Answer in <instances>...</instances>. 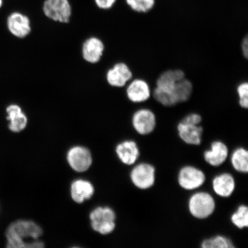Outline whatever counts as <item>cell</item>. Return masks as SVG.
Segmentation results:
<instances>
[{"instance_id":"obj_1","label":"cell","mask_w":248,"mask_h":248,"mask_svg":"<svg viewBox=\"0 0 248 248\" xmlns=\"http://www.w3.org/2000/svg\"><path fill=\"white\" fill-rule=\"evenodd\" d=\"M42 235V229L36 223L26 220H18L9 226L6 232L7 247L9 248H40L44 244H32L29 239L37 240Z\"/></svg>"},{"instance_id":"obj_2","label":"cell","mask_w":248,"mask_h":248,"mask_svg":"<svg viewBox=\"0 0 248 248\" xmlns=\"http://www.w3.org/2000/svg\"><path fill=\"white\" fill-rule=\"evenodd\" d=\"M73 8L69 0H45L42 14L53 22L67 24L73 15Z\"/></svg>"},{"instance_id":"obj_3","label":"cell","mask_w":248,"mask_h":248,"mask_svg":"<svg viewBox=\"0 0 248 248\" xmlns=\"http://www.w3.org/2000/svg\"><path fill=\"white\" fill-rule=\"evenodd\" d=\"M216 201L207 192H198L188 201V210L195 218L203 219L212 216L216 209Z\"/></svg>"},{"instance_id":"obj_4","label":"cell","mask_w":248,"mask_h":248,"mask_svg":"<svg viewBox=\"0 0 248 248\" xmlns=\"http://www.w3.org/2000/svg\"><path fill=\"white\" fill-rule=\"evenodd\" d=\"M133 78L131 66L124 61H117L105 74V81L111 88L124 89Z\"/></svg>"},{"instance_id":"obj_5","label":"cell","mask_w":248,"mask_h":248,"mask_svg":"<svg viewBox=\"0 0 248 248\" xmlns=\"http://www.w3.org/2000/svg\"><path fill=\"white\" fill-rule=\"evenodd\" d=\"M6 27L9 35L19 40L27 38L32 31V21L30 16L18 11L12 12L8 15Z\"/></svg>"},{"instance_id":"obj_6","label":"cell","mask_w":248,"mask_h":248,"mask_svg":"<svg viewBox=\"0 0 248 248\" xmlns=\"http://www.w3.org/2000/svg\"><path fill=\"white\" fill-rule=\"evenodd\" d=\"M90 218L93 229L101 234H108L116 227V215L110 207H98L91 213Z\"/></svg>"},{"instance_id":"obj_7","label":"cell","mask_w":248,"mask_h":248,"mask_svg":"<svg viewBox=\"0 0 248 248\" xmlns=\"http://www.w3.org/2000/svg\"><path fill=\"white\" fill-rule=\"evenodd\" d=\"M105 49V43L100 37L90 36L83 40L80 46V54L86 63L96 64L101 61Z\"/></svg>"},{"instance_id":"obj_8","label":"cell","mask_w":248,"mask_h":248,"mask_svg":"<svg viewBox=\"0 0 248 248\" xmlns=\"http://www.w3.org/2000/svg\"><path fill=\"white\" fill-rule=\"evenodd\" d=\"M131 123L135 131L141 135L153 133L156 126V117L150 108H140L133 113Z\"/></svg>"},{"instance_id":"obj_9","label":"cell","mask_w":248,"mask_h":248,"mask_svg":"<svg viewBox=\"0 0 248 248\" xmlns=\"http://www.w3.org/2000/svg\"><path fill=\"white\" fill-rule=\"evenodd\" d=\"M5 110L9 131L18 133L27 128L29 124V117L19 104L10 102L5 107Z\"/></svg>"},{"instance_id":"obj_10","label":"cell","mask_w":248,"mask_h":248,"mask_svg":"<svg viewBox=\"0 0 248 248\" xmlns=\"http://www.w3.org/2000/svg\"><path fill=\"white\" fill-rule=\"evenodd\" d=\"M126 100L133 104H141L151 97V90L148 83L141 78L132 79L124 88Z\"/></svg>"},{"instance_id":"obj_11","label":"cell","mask_w":248,"mask_h":248,"mask_svg":"<svg viewBox=\"0 0 248 248\" xmlns=\"http://www.w3.org/2000/svg\"><path fill=\"white\" fill-rule=\"evenodd\" d=\"M206 181L202 170L192 166H186L180 170L178 182L180 186L186 190H193L201 187Z\"/></svg>"},{"instance_id":"obj_12","label":"cell","mask_w":248,"mask_h":248,"mask_svg":"<svg viewBox=\"0 0 248 248\" xmlns=\"http://www.w3.org/2000/svg\"><path fill=\"white\" fill-rule=\"evenodd\" d=\"M155 170L152 164L142 163L136 165L131 172V179L136 187L141 190H147L154 185Z\"/></svg>"},{"instance_id":"obj_13","label":"cell","mask_w":248,"mask_h":248,"mask_svg":"<svg viewBox=\"0 0 248 248\" xmlns=\"http://www.w3.org/2000/svg\"><path fill=\"white\" fill-rule=\"evenodd\" d=\"M67 158L71 168L79 172L88 170L92 164L91 152L85 147H75L71 148L68 152Z\"/></svg>"},{"instance_id":"obj_14","label":"cell","mask_w":248,"mask_h":248,"mask_svg":"<svg viewBox=\"0 0 248 248\" xmlns=\"http://www.w3.org/2000/svg\"><path fill=\"white\" fill-rule=\"evenodd\" d=\"M179 138L185 143L192 145H200L202 142L203 128L200 125L180 122L177 125Z\"/></svg>"},{"instance_id":"obj_15","label":"cell","mask_w":248,"mask_h":248,"mask_svg":"<svg viewBox=\"0 0 248 248\" xmlns=\"http://www.w3.org/2000/svg\"><path fill=\"white\" fill-rule=\"evenodd\" d=\"M229 150L226 145L221 141H215L211 144L210 149L204 152V160L209 165L218 167L224 163L228 157Z\"/></svg>"},{"instance_id":"obj_16","label":"cell","mask_w":248,"mask_h":248,"mask_svg":"<svg viewBox=\"0 0 248 248\" xmlns=\"http://www.w3.org/2000/svg\"><path fill=\"white\" fill-rule=\"evenodd\" d=\"M215 193L220 197L228 198L234 193L235 179L231 173H223L216 176L212 182Z\"/></svg>"},{"instance_id":"obj_17","label":"cell","mask_w":248,"mask_h":248,"mask_svg":"<svg viewBox=\"0 0 248 248\" xmlns=\"http://www.w3.org/2000/svg\"><path fill=\"white\" fill-rule=\"evenodd\" d=\"M118 157L126 165L134 164L140 156V150L136 142L126 140L118 144L116 149Z\"/></svg>"},{"instance_id":"obj_18","label":"cell","mask_w":248,"mask_h":248,"mask_svg":"<svg viewBox=\"0 0 248 248\" xmlns=\"http://www.w3.org/2000/svg\"><path fill=\"white\" fill-rule=\"evenodd\" d=\"M184 71L180 69L164 71L156 80V88L170 92L175 88L176 83L185 78Z\"/></svg>"},{"instance_id":"obj_19","label":"cell","mask_w":248,"mask_h":248,"mask_svg":"<svg viewBox=\"0 0 248 248\" xmlns=\"http://www.w3.org/2000/svg\"><path fill=\"white\" fill-rule=\"evenodd\" d=\"M94 187L91 183L85 180H77L71 186V197L76 202L78 203L90 199L94 194Z\"/></svg>"},{"instance_id":"obj_20","label":"cell","mask_w":248,"mask_h":248,"mask_svg":"<svg viewBox=\"0 0 248 248\" xmlns=\"http://www.w3.org/2000/svg\"><path fill=\"white\" fill-rule=\"evenodd\" d=\"M169 92L172 94L177 104L183 103L187 101L191 97L193 85L190 80L185 78L176 83L175 88Z\"/></svg>"},{"instance_id":"obj_21","label":"cell","mask_w":248,"mask_h":248,"mask_svg":"<svg viewBox=\"0 0 248 248\" xmlns=\"http://www.w3.org/2000/svg\"><path fill=\"white\" fill-rule=\"evenodd\" d=\"M231 163L233 169L240 173L248 171V151L246 148L239 147L232 152Z\"/></svg>"},{"instance_id":"obj_22","label":"cell","mask_w":248,"mask_h":248,"mask_svg":"<svg viewBox=\"0 0 248 248\" xmlns=\"http://www.w3.org/2000/svg\"><path fill=\"white\" fill-rule=\"evenodd\" d=\"M202 248H234V245L230 238L224 235H216L203 240L201 244Z\"/></svg>"},{"instance_id":"obj_23","label":"cell","mask_w":248,"mask_h":248,"mask_svg":"<svg viewBox=\"0 0 248 248\" xmlns=\"http://www.w3.org/2000/svg\"><path fill=\"white\" fill-rule=\"evenodd\" d=\"M231 221L235 226L240 229L248 228V207L245 204L238 207L235 212L231 216Z\"/></svg>"},{"instance_id":"obj_24","label":"cell","mask_w":248,"mask_h":248,"mask_svg":"<svg viewBox=\"0 0 248 248\" xmlns=\"http://www.w3.org/2000/svg\"><path fill=\"white\" fill-rule=\"evenodd\" d=\"M126 4L133 11L147 13L155 5V0H126Z\"/></svg>"},{"instance_id":"obj_25","label":"cell","mask_w":248,"mask_h":248,"mask_svg":"<svg viewBox=\"0 0 248 248\" xmlns=\"http://www.w3.org/2000/svg\"><path fill=\"white\" fill-rule=\"evenodd\" d=\"M238 103L240 106L247 109L248 108V83L243 82L237 87Z\"/></svg>"},{"instance_id":"obj_26","label":"cell","mask_w":248,"mask_h":248,"mask_svg":"<svg viewBox=\"0 0 248 248\" xmlns=\"http://www.w3.org/2000/svg\"><path fill=\"white\" fill-rule=\"evenodd\" d=\"M182 122L193 124V125H200L202 122V117L200 114L192 113L186 115L181 121Z\"/></svg>"},{"instance_id":"obj_27","label":"cell","mask_w":248,"mask_h":248,"mask_svg":"<svg viewBox=\"0 0 248 248\" xmlns=\"http://www.w3.org/2000/svg\"><path fill=\"white\" fill-rule=\"evenodd\" d=\"M117 0H94L97 8L103 11L109 10L115 4Z\"/></svg>"},{"instance_id":"obj_28","label":"cell","mask_w":248,"mask_h":248,"mask_svg":"<svg viewBox=\"0 0 248 248\" xmlns=\"http://www.w3.org/2000/svg\"><path fill=\"white\" fill-rule=\"evenodd\" d=\"M241 51L245 58L248 59V36H245V38L242 40L241 42Z\"/></svg>"},{"instance_id":"obj_29","label":"cell","mask_w":248,"mask_h":248,"mask_svg":"<svg viewBox=\"0 0 248 248\" xmlns=\"http://www.w3.org/2000/svg\"><path fill=\"white\" fill-rule=\"evenodd\" d=\"M3 5V0H0V9L1 8Z\"/></svg>"}]
</instances>
